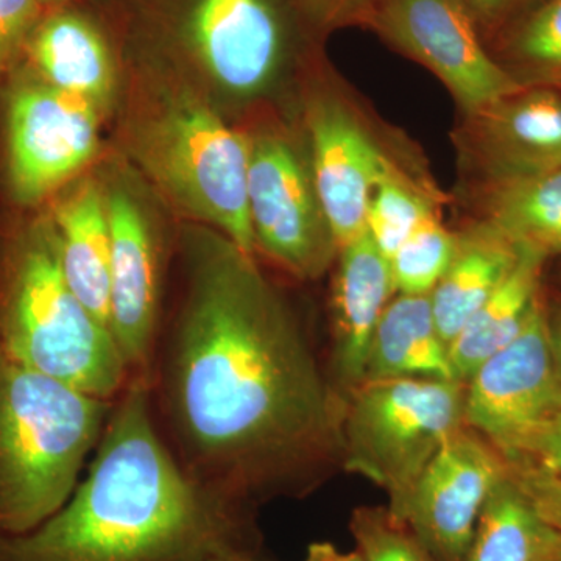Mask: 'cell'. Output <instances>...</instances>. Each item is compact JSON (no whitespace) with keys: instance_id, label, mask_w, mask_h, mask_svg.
<instances>
[{"instance_id":"19","label":"cell","mask_w":561,"mask_h":561,"mask_svg":"<svg viewBox=\"0 0 561 561\" xmlns=\"http://www.w3.org/2000/svg\"><path fill=\"white\" fill-rule=\"evenodd\" d=\"M522 251L518 242L486 219L457 232L451 264L431 294L435 323L448 346L507 278Z\"/></svg>"},{"instance_id":"31","label":"cell","mask_w":561,"mask_h":561,"mask_svg":"<svg viewBox=\"0 0 561 561\" xmlns=\"http://www.w3.org/2000/svg\"><path fill=\"white\" fill-rule=\"evenodd\" d=\"M470 11L485 43L534 9L541 0H461Z\"/></svg>"},{"instance_id":"4","label":"cell","mask_w":561,"mask_h":561,"mask_svg":"<svg viewBox=\"0 0 561 561\" xmlns=\"http://www.w3.org/2000/svg\"><path fill=\"white\" fill-rule=\"evenodd\" d=\"M0 350L102 400L131 378L108 328L66 278L49 213L0 234Z\"/></svg>"},{"instance_id":"24","label":"cell","mask_w":561,"mask_h":561,"mask_svg":"<svg viewBox=\"0 0 561 561\" xmlns=\"http://www.w3.org/2000/svg\"><path fill=\"white\" fill-rule=\"evenodd\" d=\"M524 87L561 83V0H541L486 43Z\"/></svg>"},{"instance_id":"28","label":"cell","mask_w":561,"mask_h":561,"mask_svg":"<svg viewBox=\"0 0 561 561\" xmlns=\"http://www.w3.org/2000/svg\"><path fill=\"white\" fill-rule=\"evenodd\" d=\"M46 10L38 0H0V76L20 68L25 47Z\"/></svg>"},{"instance_id":"36","label":"cell","mask_w":561,"mask_h":561,"mask_svg":"<svg viewBox=\"0 0 561 561\" xmlns=\"http://www.w3.org/2000/svg\"><path fill=\"white\" fill-rule=\"evenodd\" d=\"M41 5L44 7V10H57L61 9V7L69 5L70 0H38Z\"/></svg>"},{"instance_id":"16","label":"cell","mask_w":561,"mask_h":561,"mask_svg":"<svg viewBox=\"0 0 561 561\" xmlns=\"http://www.w3.org/2000/svg\"><path fill=\"white\" fill-rule=\"evenodd\" d=\"M331 289V379L343 397L367 375L373 334L397 295L390 261L367 232L339 250Z\"/></svg>"},{"instance_id":"9","label":"cell","mask_w":561,"mask_h":561,"mask_svg":"<svg viewBox=\"0 0 561 561\" xmlns=\"http://www.w3.org/2000/svg\"><path fill=\"white\" fill-rule=\"evenodd\" d=\"M5 101V175L11 198L38 206L79 175L101 147L103 111L18 68Z\"/></svg>"},{"instance_id":"5","label":"cell","mask_w":561,"mask_h":561,"mask_svg":"<svg viewBox=\"0 0 561 561\" xmlns=\"http://www.w3.org/2000/svg\"><path fill=\"white\" fill-rule=\"evenodd\" d=\"M113 404L0 350V535L25 534L60 511Z\"/></svg>"},{"instance_id":"17","label":"cell","mask_w":561,"mask_h":561,"mask_svg":"<svg viewBox=\"0 0 561 561\" xmlns=\"http://www.w3.org/2000/svg\"><path fill=\"white\" fill-rule=\"evenodd\" d=\"M20 68L102 111L108 108L116 90V58L108 36L94 18L76 7L46 11Z\"/></svg>"},{"instance_id":"10","label":"cell","mask_w":561,"mask_h":561,"mask_svg":"<svg viewBox=\"0 0 561 561\" xmlns=\"http://www.w3.org/2000/svg\"><path fill=\"white\" fill-rule=\"evenodd\" d=\"M465 387V424L494 446L508 465L526 460L542 431L561 412V379L542 297L522 332L483 362Z\"/></svg>"},{"instance_id":"18","label":"cell","mask_w":561,"mask_h":561,"mask_svg":"<svg viewBox=\"0 0 561 561\" xmlns=\"http://www.w3.org/2000/svg\"><path fill=\"white\" fill-rule=\"evenodd\" d=\"M49 214L73 294L110 330L111 231L105 186L83 179Z\"/></svg>"},{"instance_id":"29","label":"cell","mask_w":561,"mask_h":561,"mask_svg":"<svg viewBox=\"0 0 561 561\" xmlns=\"http://www.w3.org/2000/svg\"><path fill=\"white\" fill-rule=\"evenodd\" d=\"M381 0H291L311 35L323 36L348 25H364Z\"/></svg>"},{"instance_id":"21","label":"cell","mask_w":561,"mask_h":561,"mask_svg":"<svg viewBox=\"0 0 561 561\" xmlns=\"http://www.w3.org/2000/svg\"><path fill=\"white\" fill-rule=\"evenodd\" d=\"M549 256L523 247L519 260L463 330L449 343L454 375L467 383L483 362L507 346L522 332L537 302Z\"/></svg>"},{"instance_id":"7","label":"cell","mask_w":561,"mask_h":561,"mask_svg":"<svg viewBox=\"0 0 561 561\" xmlns=\"http://www.w3.org/2000/svg\"><path fill=\"white\" fill-rule=\"evenodd\" d=\"M465 393L460 381L394 378L346 394L342 470L386 491L394 523L443 443L465 426Z\"/></svg>"},{"instance_id":"22","label":"cell","mask_w":561,"mask_h":561,"mask_svg":"<svg viewBox=\"0 0 561 561\" xmlns=\"http://www.w3.org/2000/svg\"><path fill=\"white\" fill-rule=\"evenodd\" d=\"M561 534L538 515L511 470L479 515L463 561H557Z\"/></svg>"},{"instance_id":"26","label":"cell","mask_w":561,"mask_h":561,"mask_svg":"<svg viewBox=\"0 0 561 561\" xmlns=\"http://www.w3.org/2000/svg\"><path fill=\"white\" fill-rule=\"evenodd\" d=\"M456 247L457 232L448 230L437 213L421 221L390 260L397 295H431L448 271Z\"/></svg>"},{"instance_id":"38","label":"cell","mask_w":561,"mask_h":561,"mask_svg":"<svg viewBox=\"0 0 561 561\" xmlns=\"http://www.w3.org/2000/svg\"><path fill=\"white\" fill-rule=\"evenodd\" d=\"M553 88H557V90H560V91H561V83H560V84H557V87H553Z\"/></svg>"},{"instance_id":"25","label":"cell","mask_w":561,"mask_h":561,"mask_svg":"<svg viewBox=\"0 0 561 561\" xmlns=\"http://www.w3.org/2000/svg\"><path fill=\"white\" fill-rule=\"evenodd\" d=\"M431 214H435L434 198L393 164L375 187L368 203V238L390 261Z\"/></svg>"},{"instance_id":"14","label":"cell","mask_w":561,"mask_h":561,"mask_svg":"<svg viewBox=\"0 0 561 561\" xmlns=\"http://www.w3.org/2000/svg\"><path fill=\"white\" fill-rule=\"evenodd\" d=\"M313 181L339 250L367 232L368 203L394 161L362 117L331 92L306 106Z\"/></svg>"},{"instance_id":"30","label":"cell","mask_w":561,"mask_h":561,"mask_svg":"<svg viewBox=\"0 0 561 561\" xmlns=\"http://www.w3.org/2000/svg\"><path fill=\"white\" fill-rule=\"evenodd\" d=\"M511 472L538 515L561 534V471L523 461L511 465Z\"/></svg>"},{"instance_id":"3","label":"cell","mask_w":561,"mask_h":561,"mask_svg":"<svg viewBox=\"0 0 561 561\" xmlns=\"http://www.w3.org/2000/svg\"><path fill=\"white\" fill-rule=\"evenodd\" d=\"M138 101L125 121L124 147L162 197L249 254V144L192 87L183 68L160 55L139 58Z\"/></svg>"},{"instance_id":"23","label":"cell","mask_w":561,"mask_h":561,"mask_svg":"<svg viewBox=\"0 0 561 561\" xmlns=\"http://www.w3.org/2000/svg\"><path fill=\"white\" fill-rule=\"evenodd\" d=\"M478 186L481 219L522 247L549 257L561 253V168Z\"/></svg>"},{"instance_id":"32","label":"cell","mask_w":561,"mask_h":561,"mask_svg":"<svg viewBox=\"0 0 561 561\" xmlns=\"http://www.w3.org/2000/svg\"><path fill=\"white\" fill-rule=\"evenodd\" d=\"M523 461H534L549 470L561 471V412L542 431L538 440L535 442L529 457Z\"/></svg>"},{"instance_id":"15","label":"cell","mask_w":561,"mask_h":561,"mask_svg":"<svg viewBox=\"0 0 561 561\" xmlns=\"http://www.w3.org/2000/svg\"><path fill=\"white\" fill-rule=\"evenodd\" d=\"M457 139L479 183L561 168V91L523 87L465 116Z\"/></svg>"},{"instance_id":"33","label":"cell","mask_w":561,"mask_h":561,"mask_svg":"<svg viewBox=\"0 0 561 561\" xmlns=\"http://www.w3.org/2000/svg\"><path fill=\"white\" fill-rule=\"evenodd\" d=\"M305 561H365L359 552H343L331 542H313Z\"/></svg>"},{"instance_id":"20","label":"cell","mask_w":561,"mask_h":561,"mask_svg":"<svg viewBox=\"0 0 561 561\" xmlns=\"http://www.w3.org/2000/svg\"><path fill=\"white\" fill-rule=\"evenodd\" d=\"M394 378L457 381L431 295H394L376 327L365 381Z\"/></svg>"},{"instance_id":"12","label":"cell","mask_w":561,"mask_h":561,"mask_svg":"<svg viewBox=\"0 0 561 561\" xmlns=\"http://www.w3.org/2000/svg\"><path fill=\"white\" fill-rule=\"evenodd\" d=\"M103 186L111 231L110 331L130 375L149 378L160 337L161 236L130 181Z\"/></svg>"},{"instance_id":"27","label":"cell","mask_w":561,"mask_h":561,"mask_svg":"<svg viewBox=\"0 0 561 561\" xmlns=\"http://www.w3.org/2000/svg\"><path fill=\"white\" fill-rule=\"evenodd\" d=\"M350 530L365 561H437L408 527L390 518L387 508H356Z\"/></svg>"},{"instance_id":"13","label":"cell","mask_w":561,"mask_h":561,"mask_svg":"<svg viewBox=\"0 0 561 561\" xmlns=\"http://www.w3.org/2000/svg\"><path fill=\"white\" fill-rule=\"evenodd\" d=\"M511 465L465 424L413 486L401 524L437 561H463L491 491Z\"/></svg>"},{"instance_id":"8","label":"cell","mask_w":561,"mask_h":561,"mask_svg":"<svg viewBox=\"0 0 561 561\" xmlns=\"http://www.w3.org/2000/svg\"><path fill=\"white\" fill-rule=\"evenodd\" d=\"M249 144V214L254 250L298 279H317L339 247L321 206L311 160L279 125H261Z\"/></svg>"},{"instance_id":"11","label":"cell","mask_w":561,"mask_h":561,"mask_svg":"<svg viewBox=\"0 0 561 561\" xmlns=\"http://www.w3.org/2000/svg\"><path fill=\"white\" fill-rule=\"evenodd\" d=\"M364 27L431 70L465 116L524 87L491 54L461 0H381Z\"/></svg>"},{"instance_id":"34","label":"cell","mask_w":561,"mask_h":561,"mask_svg":"<svg viewBox=\"0 0 561 561\" xmlns=\"http://www.w3.org/2000/svg\"><path fill=\"white\" fill-rule=\"evenodd\" d=\"M548 328L553 360L561 379V302L553 308H548Z\"/></svg>"},{"instance_id":"1","label":"cell","mask_w":561,"mask_h":561,"mask_svg":"<svg viewBox=\"0 0 561 561\" xmlns=\"http://www.w3.org/2000/svg\"><path fill=\"white\" fill-rule=\"evenodd\" d=\"M183 250L186 290L149 375L162 438L250 507L312 493L342 468L345 397L253 254L208 228Z\"/></svg>"},{"instance_id":"35","label":"cell","mask_w":561,"mask_h":561,"mask_svg":"<svg viewBox=\"0 0 561 561\" xmlns=\"http://www.w3.org/2000/svg\"><path fill=\"white\" fill-rule=\"evenodd\" d=\"M206 561H261L256 553H225Z\"/></svg>"},{"instance_id":"2","label":"cell","mask_w":561,"mask_h":561,"mask_svg":"<svg viewBox=\"0 0 561 561\" xmlns=\"http://www.w3.org/2000/svg\"><path fill=\"white\" fill-rule=\"evenodd\" d=\"M254 508L191 478L162 438L147 376L114 400L87 479L35 529L0 535V561H206L256 553Z\"/></svg>"},{"instance_id":"6","label":"cell","mask_w":561,"mask_h":561,"mask_svg":"<svg viewBox=\"0 0 561 561\" xmlns=\"http://www.w3.org/2000/svg\"><path fill=\"white\" fill-rule=\"evenodd\" d=\"M140 49L192 66L234 98L267 90L306 28L291 0H139ZM308 31V28H306Z\"/></svg>"},{"instance_id":"37","label":"cell","mask_w":561,"mask_h":561,"mask_svg":"<svg viewBox=\"0 0 561 561\" xmlns=\"http://www.w3.org/2000/svg\"><path fill=\"white\" fill-rule=\"evenodd\" d=\"M557 561H561V545H560V549H559V556H557Z\"/></svg>"}]
</instances>
